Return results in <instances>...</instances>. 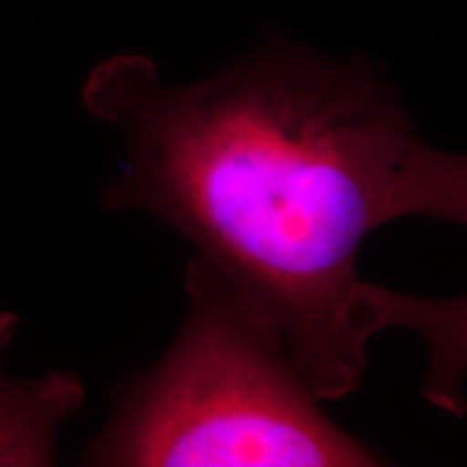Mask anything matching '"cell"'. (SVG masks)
Instances as JSON below:
<instances>
[{"instance_id":"obj_1","label":"cell","mask_w":467,"mask_h":467,"mask_svg":"<svg viewBox=\"0 0 467 467\" xmlns=\"http://www.w3.org/2000/svg\"><path fill=\"white\" fill-rule=\"evenodd\" d=\"M83 102L124 137L107 208L154 214L191 241L320 400L355 392L368 364L358 255L392 221L418 139L399 93L364 63L275 42L184 87L150 58L113 57Z\"/></svg>"},{"instance_id":"obj_2","label":"cell","mask_w":467,"mask_h":467,"mask_svg":"<svg viewBox=\"0 0 467 467\" xmlns=\"http://www.w3.org/2000/svg\"><path fill=\"white\" fill-rule=\"evenodd\" d=\"M189 317L159 366L124 396L85 461L126 467L379 465L331 422L292 364L214 266H186Z\"/></svg>"},{"instance_id":"obj_3","label":"cell","mask_w":467,"mask_h":467,"mask_svg":"<svg viewBox=\"0 0 467 467\" xmlns=\"http://www.w3.org/2000/svg\"><path fill=\"white\" fill-rule=\"evenodd\" d=\"M355 318L368 342L383 329H407L416 334L429 355L420 392L441 411L465 416L467 295L431 299L359 282L355 292Z\"/></svg>"},{"instance_id":"obj_5","label":"cell","mask_w":467,"mask_h":467,"mask_svg":"<svg viewBox=\"0 0 467 467\" xmlns=\"http://www.w3.org/2000/svg\"><path fill=\"white\" fill-rule=\"evenodd\" d=\"M394 219L429 217L467 227V154L416 139L392 192Z\"/></svg>"},{"instance_id":"obj_4","label":"cell","mask_w":467,"mask_h":467,"mask_svg":"<svg viewBox=\"0 0 467 467\" xmlns=\"http://www.w3.org/2000/svg\"><path fill=\"white\" fill-rule=\"evenodd\" d=\"M16 327V317L0 312V467L50 465L58 429L83 407L85 388L67 372L35 381L7 375L3 361Z\"/></svg>"}]
</instances>
